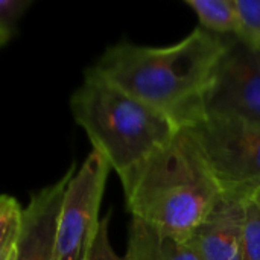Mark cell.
<instances>
[{
  "mask_svg": "<svg viewBox=\"0 0 260 260\" xmlns=\"http://www.w3.org/2000/svg\"><path fill=\"white\" fill-rule=\"evenodd\" d=\"M241 260H260V212L248 197H245L244 201Z\"/></svg>",
  "mask_w": 260,
  "mask_h": 260,
  "instance_id": "12",
  "label": "cell"
},
{
  "mask_svg": "<svg viewBox=\"0 0 260 260\" xmlns=\"http://www.w3.org/2000/svg\"><path fill=\"white\" fill-rule=\"evenodd\" d=\"M251 201H253V204L259 209L260 212V187H257V189H254L253 192H250L248 195H247Z\"/></svg>",
  "mask_w": 260,
  "mask_h": 260,
  "instance_id": "16",
  "label": "cell"
},
{
  "mask_svg": "<svg viewBox=\"0 0 260 260\" xmlns=\"http://www.w3.org/2000/svg\"><path fill=\"white\" fill-rule=\"evenodd\" d=\"M125 260H200L189 241H178L157 229L131 219Z\"/></svg>",
  "mask_w": 260,
  "mask_h": 260,
  "instance_id": "9",
  "label": "cell"
},
{
  "mask_svg": "<svg viewBox=\"0 0 260 260\" xmlns=\"http://www.w3.org/2000/svg\"><path fill=\"white\" fill-rule=\"evenodd\" d=\"M201 119L260 125V46L229 37L206 90Z\"/></svg>",
  "mask_w": 260,
  "mask_h": 260,
  "instance_id": "5",
  "label": "cell"
},
{
  "mask_svg": "<svg viewBox=\"0 0 260 260\" xmlns=\"http://www.w3.org/2000/svg\"><path fill=\"white\" fill-rule=\"evenodd\" d=\"M198 17L204 30L215 35H242V21L235 0H186L184 2Z\"/></svg>",
  "mask_w": 260,
  "mask_h": 260,
  "instance_id": "10",
  "label": "cell"
},
{
  "mask_svg": "<svg viewBox=\"0 0 260 260\" xmlns=\"http://www.w3.org/2000/svg\"><path fill=\"white\" fill-rule=\"evenodd\" d=\"M110 216H111V213L101 218L98 233H96L93 244L90 247L87 260H125L114 251V248L110 242V235H108Z\"/></svg>",
  "mask_w": 260,
  "mask_h": 260,
  "instance_id": "15",
  "label": "cell"
},
{
  "mask_svg": "<svg viewBox=\"0 0 260 260\" xmlns=\"http://www.w3.org/2000/svg\"><path fill=\"white\" fill-rule=\"evenodd\" d=\"M75 122L87 133L120 181L168 146L180 128L160 111L125 93L93 69L70 98Z\"/></svg>",
  "mask_w": 260,
  "mask_h": 260,
  "instance_id": "3",
  "label": "cell"
},
{
  "mask_svg": "<svg viewBox=\"0 0 260 260\" xmlns=\"http://www.w3.org/2000/svg\"><path fill=\"white\" fill-rule=\"evenodd\" d=\"M122 186L134 219L178 241L192 238L224 193L184 129Z\"/></svg>",
  "mask_w": 260,
  "mask_h": 260,
  "instance_id": "2",
  "label": "cell"
},
{
  "mask_svg": "<svg viewBox=\"0 0 260 260\" xmlns=\"http://www.w3.org/2000/svg\"><path fill=\"white\" fill-rule=\"evenodd\" d=\"M227 44L229 37L198 27L166 47L119 43L91 69L184 129L203 117V99Z\"/></svg>",
  "mask_w": 260,
  "mask_h": 260,
  "instance_id": "1",
  "label": "cell"
},
{
  "mask_svg": "<svg viewBox=\"0 0 260 260\" xmlns=\"http://www.w3.org/2000/svg\"><path fill=\"white\" fill-rule=\"evenodd\" d=\"M111 168L91 149L73 171L58 216L55 260H87L101 222L99 210Z\"/></svg>",
  "mask_w": 260,
  "mask_h": 260,
  "instance_id": "6",
  "label": "cell"
},
{
  "mask_svg": "<svg viewBox=\"0 0 260 260\" xmlns=\"http://www.w3.org/2000/svg\"><path fill=\"white\" fill-rule=\"evenodd\" d=\"M32 0H0V34L11 40Z\"/></svg>",
  "mask_w": 260,
  "mask_h": 260,
  "instance_id": "14",
  "label": "cell"
},
{
  "mask_svg": "<svg viewBox=\"0 0 260 260\" xmlns=\"http://www.w3.org/2000/svg\"><path fill=\"white\" fill-rule=\"evenodd\" d=\"M8 41H9V40H8L6 37H3V35L0 34V47H2V46H5V44H6Z\"/></svg>",
  "mask_w": 260,
  "mask_h": 260,
  "instance_id": "17",
  "label": "cell"
},
{
  "mask_svg": "<svg viewBox=\"0 0 260 260\" xmlns=\"http://www.w3.org/2000/svg\"><path fill=\"white\" fill-rule=\"evenodd\" d=\"M75 165L53 184L34 193L23 207L14 260H55V235L62 198Z\"/></svg>",
  "mask_w": 260,
  "mask_h": 260,
  "instance_id": "7",
  "label": "cell"
},
{
  "mask_svg": "<svg viewBox=\"0 0 260 260\" xmlns=\"http://www.w3.org/2000/svg\"><path fill=\"white\" fill-rule=\"evenodd\" d=\"M244 195L222 193L221 200L189 239L200 260L242 259Z\"/></svg>",
  "mask_w": 260,
  "mask_h": 260,
  "instance_id": "8",
  "label": "cell"
},
{
  "mask_svg": "<svg viewBox=\"0 0 260 260\" xmlns=\"http://www.w3.org/2000/svg\"><path fill=\"white\" fill-rule=\"evenodd\" d=\"M224 193L260 187V125L200 119L184 128Z\"/></svg>",
  "mask_w": 260,
  "mask_h": 260,
  "instance_id": "4",
  "label": "cell"
},
{
  "mask_svg": "<svg viewBox=\"0 0 260 260\" xmlns=\"http://www.w3.org/2000/svg\"><path fill=\"white\" fill-rule=\"evenodd\" d=\"M242 21L244 41L260 46V0H235Z\"/></svg>",
  "mask_w": 260,
  "mask_h": 260,
  "instance_id": "13",
  "label": "cell"
},
{
  "mask_svg": "<svg viewBox=\"0 0 260 260\" xmlns=\"http://www.w3.org/2000/svg\"><path fill=\"white\" fill-rule=\"evenodd\" d=\"M23 207L9 195H0V260H14Z\"/></svg>",
  "mask_w": 260,
  "mask_h": 260,
  "instance_id": "11",
  "label": "cell"
}]
</instances>
